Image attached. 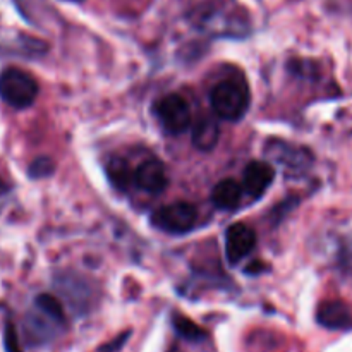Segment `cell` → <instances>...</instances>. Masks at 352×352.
Returning <instances> with one entry per match:
<instances>
[{
	"instance_id": "12",
	"label": "cell",
	"mask_w": 352,
	"mask_h": 352,
	"mask_svg": "<svg viewBox=\"0 0 352 352\" xmlns=\"http://www.w3.org/2000/svg\"><path fill=\"white\" fill-rule=\"evenodd\" d=\"M220 140V127L213 117H203L192 129V144L201 151H212Z\"/></svg>"
},
{
	"instance_id": "14",
	"label": "cell",
	"mask_w": 352,
	"mask_h": 352,
	"mask_svg": "<svg viewBox=\"0 0 352 352\" xmlns=\"http://www.w3.org/2000/svg\"><path fill=\"white\" fill-rule=\"evenodd\" d=\"M174 329L179 336L191 340V342H199V340H203L206 337L205 330H201L195 322H191V320L181 315L174 316Z\"/></svg>"
},
{
	"instance_id": "4",
	"label": "cell",
	"mask_w": 352,
	"mask_h": 352,
	"mask_svg": "<svg viewBox=\"0 0 352 352\" xmlns=\"http://www.w3.org/2000/svg\"><path fill=\"white\" fill-rule=\"evenodd\" d=\"M198 210L188 201H175L158 208L151 215V223L168 234H186L196 226Z\"/></svg>"
},
{
	"instance_id": "19",
	"label": "cell",
	"mask_w": 352,
	"mask_h": 352,
	"mask_svg": "<svg viewBox=\"0 0 352 352\" xmlns=\"http://www.w3.org/2000/svg\"><path fill=\"white\" fill-rule=\"evenodd\" d=\"M65 2H74V3H79V2H82V0H65Z\"/></svg>"
},
{
	"instance_id": "15",
	"label": "cell",
	"mask_w": 352,
	"mask_h": 352,
	"mask_svg": "<svg viewBox=\"0 0 352 352\" xmlns=\"http://www.w3.org/2000/svg\"><path fill=\"white\" fill-rule=\"evenodd\" d=\"M34 306H36V308H40L41 311L47 313V315L54 316V318L58 320V322L65 323L64 308H62L60 301H58L55 296H52V294L36 296V298H34Z\"/></svg>"
},
{
	"instance_id": "17",
	"label": "cell",
	"mask_w": 352,
	"mask_h": 352,
	"mask_svg": "<svg viewBox=\"0 0 352 352\" xmlns=\"http://www.w3.org/2000/svg\"><path fill=\"white\" fill-rule=\"evenodd\" d=\"M3 346H6L7 352H21L19 337H17L16 327L10 322H7L6 330H3Z\"/></svg>"
},
{
	"instance_id": "13",
	"label": "cell",
	"mask_w": 352,
	"mask_h": 352,
	"mask_svg": "<svg viewBox=\"0 0 352 352\" xmlns=\"http://www.w3.org/2000/svg\"><path fill=\"white\" fill-rule=\"evenodd\" d=\"M107 170H109V177L112 181V184L117 189H120V191L127 189V186L133 182V172H131L129 165H127V162L124 158H112L109 162V168Z\"/></svg>"
},
{
	"instance_id": "6",
	"label": "cell",
	"mask_w": 352,
	"mask_h": 352,
	"mask_svg": "<svg viewBox=\"0 0 352 352\" xmlns=\"http://www.w3.org/2000/svg\"><path fill=\"white\" fill-rule=\"evenodd\" d=\"M62 327H64V323L34 306L33 311L24 318V336H26L28 344L41 346V344L50 342Z\"/></svg>"
},
{
	"instance_id": "1",
	"label": "cell",
	"mask_w": 352,
	"mask_h": 352,
	"mask_svg": "<svg viewBox=\"0 0 352 352\" xmlns=\"http://www.w3.org/2000/svg\"><path fill=\"white\" fill-rule=\"evenodd\" d=\"M210 103L215 116L222 120H237L246 116L251 103V93L244 79L227 78L213 86Z\"/></svg>"
},
{
	"instance_id": "9",
	"label": "cell",
	"mask_w": 352,
	"mask_h": 352,
	"mask_svg": "<svg viewBox=\"0 0 352 352\" xmlns=\"http://www.w3.org/2000/svg\"><path fill=\"white\" fill-rule=\"evenodd\" d=\"M316 320L329 330H351L352 313L342 301H325L316 311Z\"/></svg>"
},
{
	"instance_id": "10",
	"label": "cell",
	"mask_w": 352,
	"mask_h": 352,
	"mask_svg": "<svg viewBox=\"0 0 352 352\" xmlns=\"http://www.w3.org/2000/svg\"><path fill=\"white\" fill-rule=\"evenodd\" d=\"M267 153L282 165H287L289 168H302L311 165V155L308 150L299 146H292L291 143H282V141H272L267 148Z\"/></svg>"
},
{
	"instance_id": "5",
	"label": "cell",
	"mask_w": 352,
	"mask_h": 352,
	"mask_svg": "<svg viewBox=\"0 0 352 352\" xmlns=\"http://www.w3.org/2000/svg\"><path fill=\"white\" fill-rule=\"evenodd\" d=\"M133 182L140 191L146 192V195H162L168 184L165 165L155 157L146 158V160L141 162L136 167V170L133 172Z\"/></svg>"
},
{
	"instance_id": "11",
	"label": "cell",
	"mask_w": 352,
	"mask_h": 352,
	"mask_svg": "<svg viewBox=\"0 0 352 352\" xmlns=\"http://www.w3.org/2000/svg\"><path fill=\"white\" fill-rule=\"evenodd\" d=\"M244 188L236 182L234 179H223L213 188L212 201L217 208L220 210H232L236 208L243 198Z\"/></svg>"
},
{
	"instance_id": "3",
	"label": "cell",
	"mask_w": 352,
	"mask_h": 352,
	"mask_svg": "<svg viewBox=\"0 0 352 352\" xmlns=\"http://www.w3.org/2000/svg\"><path fill=\"white\" fill-rule=\"evenodd\" d=\"M153 112L168 134H182L191 127L192 113L188 100L177 93L162 96L153 105Z\"/></svg>"
},
{
	"instance_id": "8",
	"label": "cell",
	"mask_w": 352,
	"mask_h": 352,
	"mask_svg": "<svg viewBox=\"0 0 352 352\" xmlns=\"http://www.w3.org/2000/svg\"><path fill=\"white\" fill-rule=\"evenodd\" d=\"M275 179L274 167L267 162H258L253 160L251 164H248V167L244 168L243 175V188L251 198H261V196L267 192V189L270 188V184Z\"/></svg>"
},
{
	"instance_id": "16",
	"label": "cell",
	"mask_w": 352,
	"mask_h": 352,
	"mask_svg": "<svg viewBox=\"0 0 352 352\" xmlns=\"http://www.w3.org/2000/svg\"><path fill=\"white\" fill-rule=\"evenodd\" d=\"M55 165L52 162V158L48 157H40V158H34L31 162L30 168H28V174H30L31 179H40V177H47L54 172Z\"/></svg>"
},
{
	"instance_id": "2",
	"label": "cell",
	"mask_w": 352,
	"mask_h": 352,
	"mask_svg": "<svg viewBox=\"0 0 352 352\" xmlns=\"http://www.w3.org/2000/svg\"><path fill=\"white\" fill-rule=\"evenodd\" d=\"M40 93L36 79L19 67H6L0 72V98L9 107L24 110L31 107Z\"/></svg>"
},
{
	"instance_id": "18",
	"label": "cell",
	"mask_w": 352,
	"mask_h": 352,
	"mask_svg": "<svg viewBox=\"0 0 352 352\" xmlns=\"http://www.w3.org/2000/svg\"><path fill=\"white\" fill-rule=\"evenodd\" d=\"M126 339H127V333L124 337H119V339H117L113 344H110V346H103L102 352H116L117 349H119V346H122L124 340H126Z\"/></svg>"
},
{
	"instance_id": "7",
	"label": "cell",
	"mask_w": 352,
	"mask_h": 352,
	"mask_svg": "<svg viewBox=\"0 0 352 352\" xmlns=\"http://www.w3.org/2000/svg\"><path fill=\"white\" fill-rule=\"evenodd\" d=\"M256 246V232L246 223H234L226 232V254L232 265L239 263Z\"/></svg>"
}]
</instances>
